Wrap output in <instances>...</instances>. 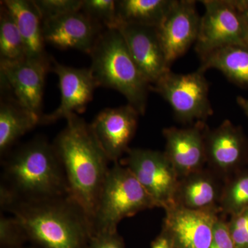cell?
Here are the masks:
<instances>
[{
    "label": "cell",
    "mask_w": 248,
    "mask_h": 248,
    "mask_svg": "<svg viewBox=\"0 0 248 248\" xmlns=\"http://www.w3.org/2000/svg\"><path fill=\"white\" fill-rule=\"evenodd\" d=\"M199 70L221 71L232 82L248 87V46L233 45L218 49L201 59Z\"/></svg>",
    "instance_id": "44dd1931"
},
{
    "label": "cell",
    "mask_w": 248,
    "mask_h": 248,
    "mask_svg": "<svg viewBox=\"0 0 248 248\" xmlns=\"http://www.w3.org/2000/svg\"><path fill=\"white\" fill-rule=\"evenodd\" d=\"M40 118L22 107L14 97L4 98L0 104V154L9 153L14 143L40 124Z\"/></svg>",
    "instance_id": "ffe728a7"
},
{
    "label": "cell",
    "mask_w": 248,
    "mask_h": 248,
    "mask_svg": "<svg viewBox=\"0 0 248 248\" xmlns=\"http://www.w3.org/2000/svg\"><path fill=\"white\" fill-rule=\"evenodd\" d=\"M0 203L68 196L64 171L53 144L34 139L3 156Z\"/></svg>",
    "instance_id": "7a4b0ae2"
},
{
    "label": "cell",
    "mask_w": 248,
    "mask_h": 248,
    "mask_svg": "<svg viewBox=\"0 0 248 248\" xmlns=\"http://www.w3.org/2000/svg\"><path fill=\"white\" fill-rule=\"evenodd\" d=\"M105 30L81 11L42 22L45 43L59 49H76L89 54Z\"/></svg>",
    "instance_id": "9a60e30c"
},
{
    "label": "cell",
    "mask_w": 248,
    "mask_h": 248,
    "mask_svg": "<svg viewBox=\"0 0 248 248\" xmlns=\"http://www.w3.org/2000/svg\"><path fill=\"white\" fill-rule=\"evenodd\" d=\"M236 102L248 117V99L239 96L236 98Z\"/></svg>",
    "instance_id": "d6a6232c"
},
{
    "label": "cell",
    "mask_w": 248,
    "mask_h": 248,
    "mask_svg": "<svg viewBox=\"0 0 248 248\" xmlns=\"http://www.w3.org/2000/svg\"><path fill=\"white\" fill-rule=\"evenodd\" d=\"M201 18L195 1L175 0L169 14L156 29L170 68L173 62L195 43L200 31Z\"/></svg>",
    "instance_id": "30bf717a"
},
{
    "label": "cell",
    "mask_w": 248,
    "mask_h": 248,
    "mask_svg": "<svg viewBox=\"0 0 248 248\" xmlns=\"http://www.w3.org/2000/svg\"><path fill=\"white\" fill-rule=\"evenodd\" d=\"M20 223L29 241L38 248H87L91 222L69 196L48 200L0 203Z\"/></svg>",
    "instance_id": "3957f363"
},
{
    "label": "cell",
    "mask_w": 248,
    "mask_h": 248,
    "mask_svg": "<svg viewBox=\"0 0 248 248\" xmlns=\"http://www.w3.org/2000/svg\"><path fill=\"white\" fill-rule=\"evenodd\" d=\"M172 108L176 118L184 124L205 123L213 114L209 100V84L204 72L188 74L170 71L151 86Z\"/></svg>",
    "instance_id": "8992f818"
},
{
    "label": "cell",
    "mask_w": 248,
    "mask_h": 248,
    "mask_svg": "<svg viewBox=\"0 0 248 248\" xmlns=\"http://www.w3.org/2000/svg\"><path fill=\"white\" fill-rule=\"evenodd\" d=\"M1 4L17 24L25 45L27 58H48L45 50L42 18L32 1L4 0Z\"/></svg>",
    "instance_id": "ac0fdd59"
},
{
    "label": "cell",
    "mask_w": 248,
    "mask_h": 248,
    "mask_svg": "<svg viewBox=\"0 0 248 248\" xmlns=\"http://www.w3.org/2000/svg\"><path fill=\"white\" fill-rule=\"evenodd\" d=\"M87 248H125V243L118 232L100 233L90 238Z\"/></svg>",
    "instance_id": "f1b7e54d"
},
{
    "label": "cell",
    "mask_w": 248,
    "mask_h": 248,
    "mask_svg": "<svg viewBox=\"0 0 248 248\" xmlns=\"http://www.w3.org/2000/svg\"><path fill=\"white\" fill-rule=\"evenodd\" d=\"M120 163L133 173L156 208L174 205L180 178L164 152L130 148Z\"/></svg>",
    "instance_id": "ba28073f"
},
{
    "label": "cell",
    "mask_w": 248,
    "mask_h": 248,
    "mask_svg": "<svg viewBox=\"0 0 248 248\" xmlns=\"http://www.w3.org/2000/svg\"><path fill=\"white\" fill-rule=\"evenodd\" d=\"M117 29L134 61L151 86L170 71L156 28L123 24Z\"/></svg>",
    "instance_id": "2e32d148"
},
{
    "label": "cell",
    "mask_w": 248,
    "mask_h": 248,
    "mask_svg": "<svg viewBox=\"0 0 248 248\" xmlns=\"http://www.w3.org/2000/svg\"><path fill=\"white\" fill-rule=\"evenodd\" d=\"M163 228L174 248H209L218 216L217 209L193 210L173 205L165 209Z\"/></svg>",
    "instance_id": "4fadbf2b"
},
{
    "label": "cell",
    "mask_w": 248,
    "mask_h": 248,
    "mask_svg": "<svg viewBox=\"0 0 248 248\" xmlns=\"http://www.w3.org/2000/svg\"><path fill=\"white\" fill-rule=\"evenodd\" d=\"M240 9L242 11L248 32V0H237Z\"/></svg>",
    "instance_id": "1f68e13d"
},
{
    "label": "cell",
    "mask_w": 248,
    "mask_h": 248,
    "mask_svg": "<svg viewBox=\"0 0 248 248\" xmlns=\"http://www.w3.org/2000/svg\"><path fill=\"white\" fill-rule=\"evenodd\" d=\"M174 205L193 210H214L221 198L213 176L201 170L181 179Z\"/></svg>",
    "instance_id": "d6986e66"
},
{
    "label": "cell",
    "mask_w": 248,
    "mask_h": 248,
    "mask_svg": "<svg viewBox=\"0 0 248 248\" xmlns=\"http://www.w3.org/2000/svg\"><path fill=\"white\" fill-rule=\"evenodd\" d=\"M151 248H174L170 236L164 228L160 234L152 241Z\"/></svg>",
    "instance_id": "4dcf8cb0"
},
{
    "label": "cell",
    "mask_w": 248,
    "mask_h": 248,
    "mask_svg": "<svg viewBox=\"0 0 248 248\" xmlns=\"http://www.w3.org/2000/svg\"><path fill=\"white\" fill-rule=\"evenodd\" d=\"M51 70L58 77L61 101L55 110L42 116L41 125L66 120L73 114L84 112L94 90L99 86L90 68H73L54 62Z\"/></svg>",
    "instance_id": "7c38bea8"
},
{
    "label": "cell",
    "mask_w": 248,
    "mask_h": 248,
    "mask_svg": "<svg viewBox=\"0 0 248 248\" xmlns=\"http://www.w3.org/2000/svg\"><path fill=\"white\" fill-rule=\"evenodd\" d=\"M81 11L105 29H118L115 0H82Z\"/></svg>",
    "instance_id": "d4e9b609"
},
{
    "label": "cell",
    "mask_w": 248,
    "mask_h": 248,
    "mask_svg": "<svg viewBox=\"0 0 248 248\" xmlns=\"http://www.w3.org/2000/svg\"><path fill=\"white\" fill-rule=\"evenodd\" d=\"M207 161L221 172L241 167L248 159V141L239 127L226 120L205 133Z\"/></svg>",
    "instance_id": "e0dca14e"
},
{
    "label": "cell",
    "mask_w": 248,
    "mask_h": 248,
    "mask_svg": "<svg viewBox=\"0 0 248 248\" xmlns=\"http://www.w3.org/2000/svg\"><path fill=\"white\" fill-rule=\"evenodd\" d=\"M20 248H30V247H26V246H24V247H22Z\"/></svg>",
    "instance_id": "836d02e7"
},
{
    "label": "cell",
    "mask_w": 248,
    "mask_h": 248,
    "mask_svg": "<svg viewBox=\"0 0 248 248\" xmlns=\"http://www.w3.org/2000/svg\"><path fill=\"white\" fill-rule=\"evenodd\" d=\"M228 223L235 248H248V209L232 217Z\"/></svg>",
    "instance_id": "83f0119b"
},
{
    "label": "cell",
    "mask_w": 248,
    "mask_h": 248,
    "mask_svg": "<svg viewBox=\"0 0 248 248\" xmlns=\"http://www.w3.org/2000/svg\"><path fill=\"white\" fill-rule=\"evenodd\" d=\"M139 113L130 104L99 112L92 124L93 133L109 161L120 162L127 154L138 128Z\"/></svg>",
    "instance_id": "8fae6325"
},
{
    "label": "cell",
    "mask_w": 248,
    "mask_h": 248,
    "mask_svg": "<svg viewBox=\"0 0 248 248\" xmlns=\"http://www.w3.org/2000/svg\"><path fill=\"white\" fill-rule=\"evenodd\" d=\"M175 0H120L117 16L120 24H135L158 29Z\"/></svg>",
    "instance_id": "7402d4cb"
},
{
    "label": "cell",
    "mask_w": 248,
    "mask_h": 248,
    "mask_svg": "<svg viewBox=\"0 0 248 248\" xmlns=\"http://www.w3.org/2000/svg\"><path fill=\"white\" fill-rule=\"evenodd\" d=\"M221 208L231 217L248 209V172L241 173L229 183L221 193Z\"/></svg>",
    "instance_id": "cb8c5ba5"
},
{
    "label": "cell",
    "mask_w": 248,
    "mask_h": 248,
    "mask_svg": "<svg viewBox=\"0 0 248 248\" xmlns=\"http://www.w3.org/2000/svg\"><path fill=\"white\" fill-rule=\"evenodd\" d=\"M209 248H235L228 223L218 217L215 222L213 239Z\"/></svg>",
    "instance_id": "f546056e"
},
{
    "label": "cell",
    "mask_w": 248,
    "mask_h": 248,
    "mask_svg": "<svg viewBox=\"0 0 248 248\" xmlns=\"http://www.w3.org/2000/svg\"><path fill=\"white\" fill-rule=\"evenodd\" d=\"M205 13L201 18L195 50L200 59L218 49L233 45L248 46V32L237 0H203Z\"/></svg>",
    "instance_id": "52a82bcc"
},
{
    "label": "cell",
    "mask_w": 248,
    "mask_h": 248,
    "mask_svg": "<svg viewBox=\"0 0 248 248\" xmlns=\"http://www.w3.org/2000/svg\"><path fill=\"white\" fill-rule=\"evenodd\" d=\"M42 22L81 11L82 0H32Z\"/></svg>",
    "instance_id": "4316f807"
},
{
    "label": "cell",
    "mask_w": 248,
    "mask_h": 248,
    "mask_svg": "<svg viewBox=\"0 0 248 248\" xmlns=\"http://www.w3.org/2000/svg\"><path fill=\"white\" fill-rule=\"evenodd\" d=\"M66 122L53 144L64 171L68 196L84 210L91 225L110 161L91 124L78 114L69 116Z\"/></svg>",
    "instance_id": "6da1fadb"
},
{
    "label": "cell",
    "mask_w": 248,
    "mask_h": 248,
    "mask_svg": "<svg viewBox=\"0 0 248 248\" xmlns=\"http://www.w3.org/2000/svg\"><path fill=\"white\" fill-rule=\"evenodd\" d=\"M90 69L99 86L118 91L140 115L146 112L151 85L129 53L120 31L105 29L90 53Z\"/></svg>",
    "instance_id": "277c9868"
},
{
    "label": "cell",
    "mask_w": 248,
    "mask_h": 248,
    "mask_svg": "<svg viewBox=\"0 0 248 248\" xmlns=\"http://www.w3.org/2000/svg\"><path fill=\"white\" fill-rule=\"evenodd\" d=\"M48 58H26L16 62L0 61L1 82L31 113L42 117L45 79L51 70Z\"/></svg>",
    "instance_id": "9c48e42d"
},
{
    "label": "cell",
    "mask_w": 248,
    "mask_h": 248,
    "mask_svg": "<svg viewBox=\"0 0 248 248\" xmlns=\"http://www.w3.org/2000/svg\"><path fill=\"white\" fill-rule=\"evenodd\" d=\"M207 126L199 122L186 128H164L165 155L180 179L202 170L207 162L205 133Z\"/></svg>",
    "instance_id": "5bb4252c"
},
{
    "label": "cell",
    "mask_w": 248,
    "mask_h": 248,
    "mask_svg": "<svg viewBox=\"0 0 248 248\" xmlns=\"http://www.w3.org/2000/svg\"><path fill=\"white\" fill-rule=\"evenodd\" d=\"M29 241L22 225L13 216H0V248H20Z\"/></svg>",
    "instance_id": "484cf974"
},
{
    "label": "cell",
    "mask_w": 248,
    "mask_h": 248,
    "mask_svg": "<svg viewBox=\"0 0 248 248\" xmlns=\"http://www.w3.org/2000/svg\"><path fill=\"white\" fill-rule=\"evenodd\" d=\"M27 58V50L14 17L1 3L0 61L16 62Z\"/></svg>",
    "instance_id": "603a6c76"
},
{
    "label": "cell",
    "mask_w": 248,
    "mask_h": 248,
    "mask_svg": "<svg viewBox=\"0 0 248 248\" xmlns=\"http://www.w3.org/2000/svg\"><path fill=\"white\" fill-rule=\"evenodd\" d=\"M156 207L133 173L120 162L114 163L109 169L93 215L92 236L117 232L124 218Z\"/></svg>",
    "instance_id": "5b68a950"
}]
</instances>
